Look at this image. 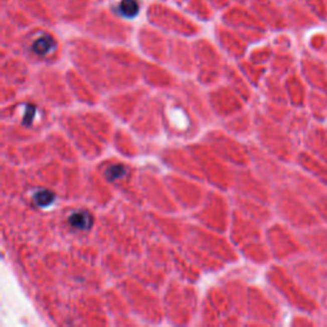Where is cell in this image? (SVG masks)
Segmentation results:
<instances>
[{
  "label": "cell",
  "mask_w": 327,
  "mask_h": 327,
  "mask_svg": "<svg viewBox=\"0 0 327 327\" xmlns=\"http://www.w3.org/2000/svg\"><path fill=\"white\" fill-rule=\"evenodd\" d=\"M57 49V41L51 35L40 34L35 37L31 43L32 53L39 57H48Z\"/></svg>",
  "instance_id": "obj_1"
},
{
  "label": "cell",
  "mask_w": 327,
  "mask_h": 327,
  "mask_svg": "<svg viewBox=\"0 0 327 327\" xmlns=\"http://www.w3.org/2000/svg\"><path fill=\"white\" fill-rule=\"evenodd\" d=\"M69 224L77 230H90L92 228L93 219L90 212L85 210H77L69 215Z\"/></svg>",
  "instance_id": "obj_2"
},
{
  "label": "cell",
  "mask_w": 327,
  "mask_h": 327,
  "mask_svg": "<svg viewBox=\"0 0 327 327\" xmlns=\"http://www.w3.org/2000/svg\"><path fill=\"white\" fill-rule=\"evenodd\" d=\"M141 11V4L138 0H120L116 7V12L118 15L127 20H132V18L137 17Z\"/></svg>",
  "instance_id": "obj_3"
},
{
  "label": "cell",
  "mask_w": 327,
  "mask_h": 327,
  "mask_svg": "<svg viewBox=\"0 0 327 327\" xmlns=\"http://www.w3.org/2000/svg\"><path fill=\"white\" fill-rule=\"evenodd\" d=\"M55 200V195L51 191L41 188L34 193V201L39 207H50Z\"/></svg>",
  "instance_id": "obj_4"
},
{
  "label": "cell",
  "mask_w": 327,
  "mask_h": 327,
  "mask_svg": "<svg viewBox=\"0 0 327 327\" xmlns=\"http://www.w3.org/2000/svg\"><path fill=\"white\" fill-rule=\"evenodd\" d=\"M105 175H106V178L110 182H120L127 177V169H125L124 165L115 164V165H111V167L107 168Z\"/></svg>",
  "instance_id": "obj_5"
}]
</instances>
